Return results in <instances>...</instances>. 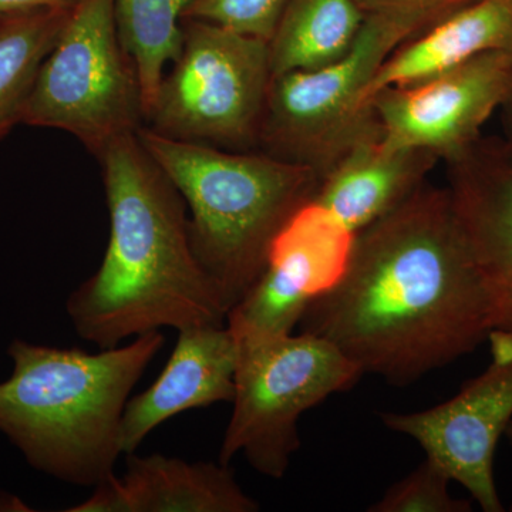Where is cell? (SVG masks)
<instances>
[{
    "mask_svg": "<svg viewBox=\"0 0 512 512\" xmlns=\"http://www.w3.org/2000/svg\"><path fill=\"white\" fill-rule=\"evenodd\" d=\"M187 205L192 252L228 311L265 271L278 232L315 200L320 178L261 150L235 151L137 131Z\"/></svg>",
    "mask_w": 512,
    "mask_h": 512,
    "instance_id": "4",
    "label": "cell"
},
{
    "mask_svg": "<svg viewBox=\"0 0 512 512\" xmlns=\"http://www.w3.org/2000/svg\"><path fill=\"white\" fill-rule=\"evenodd\" d=\"M299 328L396 386L488 340L490 309L447 187L421 185L356 232L345 274L309 302Z\"/></svg>",
    "mask_w": 512,
    "mask_h": 512,
    "instance_id": "1",
    "label": "cell"
},
{
    "mask_svg": "<svg viewBox=\"0 0 512 512\" xmlns=\"http://www.w3.org/2000/svg\"><path fill=\"white\" fill-rule=\"evenodd\" d=\"M491 363L447 402L380 414L386 429L416 441L426 458L463 485L484 512H503L494 478L498 441L512 421V336L493 330Z\"/></svg>",
    "mask_w": 512,
    "mask_h": 512,
    "instance_id": "9",
    "label": "cell"
},
{
    "mask_svg": "<svg viewBox=\"0 0 512 512\" xmlns=\"http://www.w3.org/2000/svg\"><path fill=\"white\" fill-rule=\"evenodd\" d=\"M446 165L448 194L491 326L512 336V154L503 138L480 137Z\"/></svg>",
    "mask_w": 512,
    "mask_h": 512,
    "instance_id": "11",
    "label": "cell"
},
{
    "mask_svg": "<svg viewBox=\"0 0 512 512\" xmlns=\"http://www.w3.org/2000/svg\"><path fill=\"white\" fill-rule=\"evenodd\" d=\"M512 70V50H493L457 69L412 86L389 87L369 103L389 147L423 148L451 160L483 137L500 109Z\"/></svg>",
    "mask_w": 512,
    "mask_h": 512,
    "instance_id": "10",
    "label": "cell"
},
{
    "mask_svg": "<svg viewBox=\"0 0 512 512\" xmlns=\"http://www.w3.org/2000/svg\"><path fill=\"white\" fill-rule=\"evenodd\" d=\"M501 123H503L504 138L503 141L507 146L508 151L512 154V70L510 76V83H508L507 93L500 109Z\"/></svg>",
    "mask_w": 512,
    "mask_h": 512,
    "instance_id": "25",
    "label": "cell"
},
{
    "mask_svg": "<svg viewBox=\"0 0 512 512\" xmlns=\"http://www.w3.org/2000/svg\"><path fill=\"white\" fill-rule=\"evenodd\" d=\"M451 478L434 461L426 460L416 470L392 485L369 512H470L471 501L454 498Z\"/></svg>",
    "mask_w": 512,
    "mask_h": 512,
    "instance_id": "21",
    "label": "cell"
},
{
    "mask_svg": "<svg viewBox=\"0 0 512 512\" xmlns=\"http://www.w3.org/2000/svg\"><path fill=\"white\" fill-rule=\"evenodd\" d=\"M92 497L67 512H255L228 464L163 454H127L123 477L110 474L97 484Z\"/></svg>",
    "mask_w": 512,
    "mask_h": 512,
    "instance_id": "13",
    "label": "cell"
},
{
    "mask_svg": "<svg viewBox=\"0 0 512 512\" xmlns=\"http://www.w3.org/2000/svg\"><path fill=\"white\" fill-rule=\"evenodd\" d=\"M312 296L296 279L266 265L244 298L228 312L227 326L235 339H271L292 335Z\"/></svg>",
    "mask_w": 512,
    "mask_h": 512,
    "instance_id": "20",
    "label": "cell"
},
{
    "mask_svg": "<svg viewBox=\"0 0 512 512\" xmlns=\"http://www.w3.org/2000/svg\"><path fill=\"white\" fill-rule=\"evenodd\" d=\"M505 439L508 440V443H510L512 447V421L510 426L507 427V431H505Z\"/></svg>",
    "mask_w": 512,
    "mask_h": 512,
    "instance_id": "27",
    "label": "cell"
},
{
    "mask_svg": "<svg viewBox=\"0 0 512 512\" xmlns=\"http://www.w3.org/2000/svg\"><path fill=\"white\" fill-rule=\"evenodd\" d=\"M192 0H114L120 42L133 60L144 113L153 106L165 66L183 47V16Z\"/></svg>",
    "mask_w": 512,
    "mask_h": 512,
    "instance_id": "19",
    "label": "cell"
},
{
    "mask_svg": "<svg viewBox=\"0 0 512 512\" xmlns=\"http://www.w3.org/2000/svg\"><path fill=\"white\" fill-rule=\"evenodd\" d=\"M237 360V339L227 325L178 330L156 382L128 399L120 424L121 454L136 453L151 431L180 413L232 403Z\"/></svg>",
    "mask_w": 512,
    "mask_h": 512,
    "instance_id": "12",
    "label": "cell"
},
{
    "mask_svg": "<svg viewBox=\"0 0 512 512\" xmlns=\"http://www.w3.org/2000/svg\"><path fill=\"white\" fill-rule=\"evenodd\" d=\"M366 16L357 0H291L269 43L272 77L340 59L356 42Z\"/></svg>",
    "mask_w": 512,
    "mask_h": 512,
    "instance_id": "16",
    "label": "cell"
},
{
    "mask_svg": "<svg viewBox=\"0 0 512 512\" xmlns=\"http://www.w3.org/2000/svg\"><path fill=\"white\" fill-rule=\"evenodd\" d=\"M235 396L220 463L244 454L262 476L281 480L301 448L303 413L335 393L348 392L359 369L328 340L311 335L237 340Z\"/></svg>",
    "mask_w": 512,
    "mask_h": 512,
    "instance_id": "6",
    "label": "cell"
},
{
    "mask_svg": "<svg viewBox=\"0 0 512 512\" xmlns=\"http://www.w3.org/2000/svg\"><path fill=\"white\" fill-rule=\"evenodd\" d=\"M32 508L16 495L0 493V512H29Z\"/></svg>",
    "mask_w": 512,
    "mask_h": 512,
    "instance_id": "26",
    "label": "cell"
},
{
    "mask_svg": "<svg viewBox=\"0 0 512 512\" xmlns=\"http://www.w3.org/2000/svg\"><path fill=\"white\" fill-rule=\"evenodd\" d=\"M356 232L315 200L292 215L278 232L268 264L298 276L313 298L338 284L348 268Z\"/></svg>",
    "mask_w": 512,
    "mask_h": 512,
    "instance_id": "17",
    "label": "cell"
},
{
    "mask_svg": "<svg viewBox=\"0 0 512 512\" xmlns=\"http://www.w3.org/2000/svg\"><path fill=\"white\" fill-rule=\"evenodd\" d=\"M76 0H0V20L37 12V10L69 8Z\"/></svg>",
    "mask_w": 512,
    "mask_h": 512,
    "instance_id": "24",
    "label": "cell"
},
{
    "mask_svg": "<svg viewBox=\"0 0 512 512\" xmlns=\"http://www.w3.org/2000/svg\"><path fill=\"white\" fill-rule=\"evenodd\" d=\"M382 137L357 144L320 180L315 201L353 232L412 197L441 161L423 148L386 146Z\"/></svg>",
    "mask_w": 512,
    "mask_h": 512,
    "instance_id": "15",
    "label": "cell"
},
{
    "mask_svg": "<svg viewBox=\"0 0 512 512\" xmlns=\"http://www.w3.org/2000/svg\"><path fill=\"white\" fill-rule=\"evenodd\" d=\"M493 50H512L507 0H476L410 37L384 60L362 94V107L389 87L412 86Z\"/></svg>",
    "mask_w": 512,
    "mask_h": 512,
    "instance_id": "14",
    "label": "cell"
},
{
    "mask_svg": "<svg viewBox=\"0 0 512 512\" xmlns=\"http://www.w3.org/2000/svg\"><path fill=\"white\" fill-rule=\"evenodd\" d=\"M510 510L512 511V505H511V508H510Z\"/></svg>",
    "mask_w": 512,
    "mask_h": 512,
    "instance_id": "29",
    "label": "cell"
},
{
    "mask_svg": "<svg viewBox=\"0 0 512 512\" xmlns=\"http://www.w3.org/2000/svg\"><path fill=\"white\" fill-rule=\"evenodd\" d=\"M22 124L66 131L94 157L146 126L140 80L120 42L114 0H76L40 66Z\"/></svg>",
    "mask_w": 512,
    "mask_h": 512,
    "instance_id": "7",
    "label": "cell"
},
{
    "mask_svg": "<svg viewBox=\"0 0 512 512\" xmlns=\"http://www.w3.org/2000/svg\"><path fill=\"white\" fill-rule=\"evenodd\" d=\"M72 6L0 20V141L22 124L37 73Z\"/></svg>",
    "mask_w": 512,
    "mask_h": 512,
    "instance_id": "18",
    "label": "cell"
},
{
    "mask_svg": "<svg viewBox=\"0 0 512 512\" xmlns=\"http://www.w3.org/2000/svg\"><path fill=\"white\" fill-rule=\"evenodd\" d=\"M433 23L397 13L367 15L340 59L272 77L256 150L305 165L322 180L357 144L382 137L375 111L362 107V94L393 50Z\"/></svg>",
    "mask_w": 512,
    "mask_h": 512,
    "instance_id": "5",
    "label": "cell"
},
{
    "mask_svg": "<svg viewBox=\"0 0 512 512\" xmlns=\"http://www.w3.org/2000/svg\"><path fill=\"white\" fill-rule=\"evenodd\" d=\"M508 3H510V6L512 8V0H507Z\"/></svg>",
    "mask_w": 512,
    "mask_h": 512,
    "instance_id": "28",
    "label": "cell"
},
{
    "mask_svg": "<svg viewBox=\"0 0 512 512\" xmlns=\"http://www.w3.org/2000/svg\"><path fill=\"white\" fill-rule=\"evenodd\" d=\"M164 343L160 330L99 353L13 340L0 433L40 473L96 487L114 473L128 397Z\"/></svg>",
    "mask_w": 512,
    "mask_h": 512,
    "instance_id": "3",
    "label": "cell"
},
{
    "mask_svg": "<svg viewBox=\"0 0 512 512\" xmlns=\"http://www.w3.org/2000/svg\"><path fill=\"white\" fill-rule=\"evenodd\" d=\"M291 0H192L184 20H198L271 43Z\"/></svg>",
    "mask_w": 512,
    "mask_h": 512,
    "instance_id": "22",
    "label": "cell"
},
{
    "mask_svg": "<svg viewBox=\"0 0 512 512\" xmlns=\"http://www.w3.org/2000/svg\"><path fill=\"white\" fill-rule=\"evenodd\" d=\"M183 33L146 126L174 140L256 150L272 82L269 43L198 20H184Z\"/></svg>",
    "mask_w": 512,
    "mask_h": 512,
    "instance_id": "8",
    "label": "cell"
},
{
    "mask_svg": "<svg viewBox=\"0 0 512 512\" xmlns=\"http://www.w3.org/2000/svg\"><path fill=\"white\" fill-rule=\"evenodd\" d=\"M474 2L476 0H357L366 15L397 13V15L420 16L431 22H439Z\"/></svg>",
    "mask_w": 512,
    "mask_h": 512,
    "instance_id": "23",
    "label": "cell"
},
{
    "mask_svg": "<svg viewBox=\"0 0 512 512\" xmlns=\"http://www.w3.org/2000/svg\"><path fill=\"white\" fill-rule=\"evenodd\" d=\"M96 158L110 238L96 274L67 298L77 335L110 349L161 328L227 325L228 306L192 252L187 205L137 133Z\"/></svg>",
    "mask_w": 512,
    "mask_h": 512,
    "instance_id": "2",
    "label": "cell"
}]
</instances>
